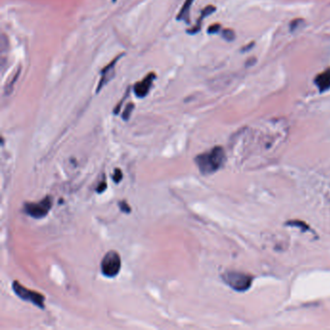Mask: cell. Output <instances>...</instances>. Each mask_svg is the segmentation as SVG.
Here are the masks:
<instances>
[{"instance_id":"1","label":"cell","mask_w":330,"mask_h":330,"mask_svg":"<svg viewBox=\"0 0 330 330\" xmlns=\"http://www.w3.org/2000/svg\"><path fill=\"white\" fill-rule=\"evenodd\" d=\"M195 161L199 172L204 176H209L216 173L224 166L226 162V153L223 147L216 146L210 151L197 156Z\"/></svg>"},{"instance_id":"2","label":"cell","mask_w":330,"mask_h":330,"mask_svg":"<svg viewBox=\"0 0 330 330\" xmlns=\"http://www.w3.org/2000/svg\"><path fill=\"white\" fill-rule=\"evenodd\" d=\"M224 282L236 292H246L252 286L253 277L239 271H227L223 274Z\"/></svg>"},{"instance_id":"3","label":"cell","mask_w":330,"mask_h":330,"mask_svg":"<svg viewBox=\"0 0 330 330\" xmlns=\"http://www.w3.org/2000/svg\"><path fill=\"white\" fill-rule=\"evenodd\" d=\"M121 268V259L119 254L115 251H110L105 255L101 263L102 274L106 277H115Z\"/></svg>"},{"instance_id":"4","label":"cell","mask_w":330,"mask_h":330,"mask_svg":"<svg viewBox=\"0 0 330 330\" xmlns=\"http://www.w3.org/2000/svg\"><path fill=\"white\" fill-rule=\"evenodd\" d=\"M53 207V199L46 197L39 202H29L24 204V212L35 219H41L48 215Z\"/></svg>"},{"instance_id":"5","label":"cell","mask_w":330,"mask_h":330,"mask_svg":"<svg viewBox=\"0 0 330 330\" xmlns=\"http://www.w3.org/2000/svg\"><path fill=\"white\" fill-rule=\"evenodd\" d=\"M13 290L15 292V294L22 298V300L25 301H29L31 303H33L34 305H36L39 308L44 309L45 307V297L41 295L38 294L34 291H29L26 287L22 286L19 282H13Z\"/></svg>"},{"instance_id":"6","label":"cell","mask_w":330,"mask_h":330,"mask_svg":"<svg viewBox=\"0 0 330 330\" xmlns=\"http://www.w3.org/2000/svg\"><path fill=\"white\" fill-rule=\"evenodd\" d=\"M123 56V54L118 55L117 57H115L110 63H109L107 66L105 67L102 71H101V78H100L99 84L97 87V90L96 92L99 93L100 91L103 89V88L112 79V77H114L115 75V65L117 63V61L121 58Z\"/></svg>"},{"instance_id":"7","label":"cell","mask_w":330,"mask_h":330,"mask_svg":"<svg viewBox=\"0 0 330 330\" xmlns=\"http://www.w3.org/2000/svg\"><path fill=\"white\" fill-rule=\"evenodd\" d=\"M155 77H156V75L154 73H149L142 81H139L134 86V92L137 97L144 98L148 94Z\"/></svg>"},{"instance_id":"8","label":"cell","mask_w":330,"mask_h":330,"mask_svg":"<svg viewBox=\"0 0 330 330\" xmlns=\"http://www.w3.org/2000/svg\"><path fill=\"white\" fill-rule=\"evenodd\" d=\"M314 84L319 88V92H325L330 89V68L319 74L314 79Z\"/></svg>"},{"instance_id":"9","label":"cell","mask_w":330,"mask_h":330,"mask_svg":"<svg viewBox=\"0 0 330 330\" xmlns=\"http://www.w3.org/2000/svg\"><path fill=\"white\" fill-rule=\"evenodd\" d=\"M215 11H216V8H215L214 6H212V5L207 6V7H205V8H204V9L201 11L200 17H199V19H198V21L197 22L196 26H194V27H193V28H191V29H188V33H198V31L200 30V28H201V22H202V21H203V19H204V18H207V17H209V16H210L211 14H213V13H214Z\"/></svg>"},{"instance_id":"10","label":"cell","mask_w":330,"mask_h":330,"mask_svg":"<svg viewBox=\"0 0 330 330\" xmlns=\"http://www.w3.org/2000/svg\"><path fill=\"white\" fill-rule=\"evenodd\" d=\"M193 2H194V0H185L181 10L176 17L177 21H182V22H186L187 24L190 23V9H191Z\"/></svg>"},{"instance_id":"11","label":"cell","mask_w":330,"mask_h":330,"mask_svg":"<svg viewBox=\"0 0 330 330\" xmlns=\"http://www.w3.org/2000/svg\"><path fill=\"white\" fill-rule=\"evenodd\" d=\"M20 75H21V67H19V69L16 71V74L13 76L11 80L6 85V87L4 88L5 95H10L11 94L12 91L14 90V87H15L16 82L18 81V78L20 77Z\"/></svg>"},{"instance_id":"12","label":"cell","mask_w":330,"mask_h":330,"mask_svg":"<svg viewBox=\"0 0 330 330\" xmlns=\"http://www.w3.org/2000/svg\"><path fill=\"white\" fill-rule=\"evenodd\" d=\"M222 37L228 42H232V41H234L236 35L232 29H224V30H222Z\"/></svg>"},{"instance_id":"13","label":"cell","mask_w":330,"mask_h":330,"mask_svg":"<svg viewBox=\"0 0 330 330\" xmlns=\"http://www.w3.org/2000/svg\"><path fill=\"white\" fill-rule=\"evenodd\" d=\"M134 108H135V105H134L133 103H130V104H128V105L126 106L125 110L123 111V114H122V118H123L124 120H128V119L130 118Z\"/></svg>"},{"instance_id":"14","label":"cell","mask_w":330,"mask_h":330,"mask_svg":"<svg viewBox=\"0 0 330 330\" xmlns=\"http://www.w3.org/2000/svg\"><path fill=\"white\" fill-rule=\"evenodd\" d=\"M290 223H286V225H290V226H295V227H301L304 231H308L309 228L307 225H305L303 222H300V221H288Z\"/></svg>"},{"instance_id":"15","label":"cell","mask_w":330,"mask_h":330,"mask_svg":"<svg viewBox=\"0 0 330 330\" xmlns=\"http://www.w3.org/2000/svg\"><path fill=\"white\" fill-rule=\"evenodd\" d=\"M221 31V24L219 23H214L211 26H209L208 29L209 34H217Z\"/></svg>"},{"instance_id":"16","label":"cell","mask_w":330,"mask_h":330,"mask_svg":"<svg viewBox=\"0 0 330 330\" xmlns=\"http://www.w3.org/2000/svg\"><path fill=\"white\" fill-rule=\"evenodd\" d=\"M301 22H303V20H301V19L294 20L293 22H291V25H290L291 30H292L293 32H295L296 30H297V29L299 28V26L301 25Z\"/></svg>"},{"instance_id":"17","label":"cell","mask_w":330,"mask_h":330,"mask_svg":"<svg viewBox=\"0 0 330 330\" xmlns=\"http://www.w3.org/2000/svg\"><path fill=\"white\" fill-rule=\"evenodd\" d=\"M122 177H123V176H122L121 171L118 170V169H116V170L114 171V173H113V176H112L113 181H114L115 183H118L119 181H121Z\"/></svg>"},{"instance_id":"18","label":"cell","mask_w":330,"mask_h":330,"mask_svg":"<svg viewBox=\"0 0 330 330\" xmlns=\"http://www.w3.org/2000/svg\"><path fill=\"white\" fill-rule=\"evenodd\" d=\"M119 207H120V209L122 211L126 212V213H129L131 211V209L129 208V205L126 203V201H120L119 202Z\"/></svg>"},{"instance_id":"19","label":"cell","mask_w":330,"mask_h":330,"mask_svg":"<svg viewBox=\"0 0 330 330\" xmlns=\"http://www.w3.org/2000/svg\"><path fill=\"white\" fill-rule=\"evenodd\" d=\"M106 189H107V183H106V182H102L99 186H98V188H97V192H98V193H102V192H104Z\"/></svg>"},{"instance_id":"20","label":"cell","mask_w":330,"mask_h":330,"mask_svg":"<svg viewBox=\"0 0 330 330\" xmlns=\"http://www.w3.org/2000/svg\"><path fill=\"white\" fill-rule=\"evenodd\" d=\"M253 46L254 43H250V44L248 45V46H246V47H243L242 52H248V51H250V50L253 48Z\"/></svg>"}]
</instances>
